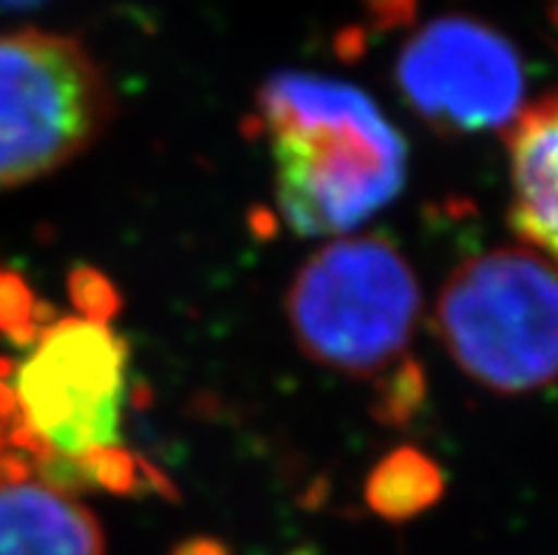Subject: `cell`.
I'll use <instances>...</instances> for the list:
<instances>
[{"label":"cell","mask_w":558,"mask_h":555,"mask_svg":"<svg viewBox=\"0 0 558 555\" xmlns=\"http://www.w3.org/2000/svg\"><path fill=\"white\" fill-rule=\"evenodd\" d=\"M113 88L77 37L0 35V190L49 177L113 120Z\"/></svg>","instance_id":"5"},{"label":"cell","mask_w":558,"mask_h":555,"mask_svg":"<svg viewBox=\"0 0 558 555\" xmlns=\"http://www.w3.org/2000/svg\"><path fill=\"white\" fill-rule=\"evenodd\" d=\"M253 120L272 154L278 213L301 236H347L403 190V136L354 85L278 74Z\"/></svg>","instance_id":"2"},{"label":"cell","mask_w":558,"mask_h":555,"mask_svg":"<svg viewBox=\"0 0 558 555\" xmlns=\"http://www.w3.org/2000/svg\"><path fill=\"white\" fill-rule=\"evenodd\" d=\"M46 0H0V9L3 12H23V9H37L43 7Z\"/></svg>","instance_id":"11"},{"label":"cell","mask_w":558,"mask_h":555,"mask_svg":"<svg viewBox=\"0 0 558 555\" xmlns=\"http://www.w3.org/2000/svg\"><path fill=\"white\" fill-rule=\"evenodd\" d=\"M0 555H106V535L71 493L0 473Z\"/></svg>","instance_id":"7"},{"label":"cell","mask_w":558,"mask_h":555,"mask_svg":"<svg viewBox=\"0 0 558 555\" xmlns=\"http://www.w3.org/2000/svg\"><path fill=\"white\" fill-rule=\"evenodd\" d=\"M395 74L411 111L442 134H482L522 113L519 51L474 17H437L417 28Z\"/></svg>","instance_id":"6"},{"label":"cell","mask_w":558,"mask_h":555,"mask_svg":"<svg viewBox=\"0 0 558 555\" xmlns=\"http://www.w3.org/2000/svg\"><path fill=\"white\" fill-rule=\"evenodd\" d=\"M51 317L21 275L0 269V340L28 346Z\"/></svg>","instance_id":"10"},{"label":"cell","mask_w":558,"mask_h":555,"mask_svg":"<svg viewBox=\"0 0 558 555\" xmlns=\"http://www.w3.org/2000/svg\"><path fill=\"white\" fill-rule=\"evenodd\" d=\"M128 346L108 317H57L0 360V471L57 491H162V476L122 445Z\"/></svg>","instance_id":"1"},{"label":"cell","mask_w":558,"mask_h":555,"mask_svg":"<svg viewBox=\"0 0 558 555\" xmlns=\"http://www.w3.org/2000/svg\"><path fill=\"white\" fill-rule=\"evenodd\" d=\"M420 303L405 255L383 236H352L329 241L298 269L287 317L301 352L318 366L375 379L383 414L397 422L423 397L420 372L405 360Z\"/></svg>","instance_id":"3"},{"label":"cell","mask_w":558,"mask_h":555,"mask_svg":"<svg viewBox=\"0 0 558 555\" xmlns=\"http://www.w3.org/2000/svg\"><path fill=\"white\" fill-rule=\"evenodd\" d=\"M510 182V225L558 267V94L513 120Z\"/></svg>","instance_id":"8"},{"label":"cell","mask_w":558,"mask_h":555,"mask_svg":"<svg viewBox=\"0 0 558 555\" xmlns=\"http://www.w3.org/2000/svg\"><path fill=\"white\" fill-rule=\"evenodd\" d=\"M439 343L480 386L524 394L558 379V267L524 246L465 261L434 315Z\"/></svg>","instance_id":"4"},{"label":"cell","mask_w":558,"mask_h":555,"mask_svg":"<svg viewBox=\"0 0 558 555\" xmlns=\"http://www.w3.org/2000/svg\"><path fill=\"white\" fill-rule=\"evenodd\" d=\"M442 493L439 468L420 450L403 448L391 454L372 473L366 487L368 505L389 519H409L432 507Z\"/></svg>","instance_id":"9"}]
</instances>
